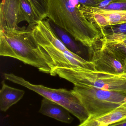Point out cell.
I'll return each instance as SVG.
<instances>
[{
    "mask_svg": "<svg viewBox=\"0 0 126 126\" xmlns=\"http://www.w3.org/2000/svg\"><path fill=\"white\" fill-rule=\"evenodd\" d=\"M32 28L6 27L0 30V55L17 59L40 72L50 74L54 69L52 62L36 40Z\"/></svg>",
    "mask_w": 126,
    "mask_h": 126,
    "instance_id": "6da1fadb",
    "label": "cell"
},
{
    "mask_svg": "<svg viewBox=\"0 0 126 126\" xmlns=\"http://www.w3.org/2000/svg\"><path fill=\"white\" fill-rule=\"evenodd\" d=\"M47 17L87 47L103 37V29L86 17L77 0H47Z\"/></svg>",
    "mask_w": 126,
    "mask_h": 126,
    "instance_id": "7a4b0ae2",
    "label": "cell"
},
{
    "mask_svg": "<svg viewBox=\"0 0 126 126\" xmlns=\"http://www.w3.org/2000/svg\"><path fill=\"white\" fill-rule=\"evenodd\" d=\"M32 30L38 43L51 59L54 67L52 71L58 68L78 67L95 70L92 63L73 53L63 43L53 29L49 19L40 21Z\"/></svg>",
    "mask_w": 126,
    "mask_h": 126,
    "instance_id": "3957f363",
    "label": "cell"
},
{
    "mask_svg": "<svg viewBox=\"0 0 126 126\" xmlns=\"http://www.w3.org/2000/svg\"><path fill=\"white\" fill-rule=\"evenodd\" d=\"M50 75H58L74 86L126 94V79L115 74L78 67L58 68Z\"/></svg>",
    "mask_w": 126,
    "mask_h": 126,
    "instance_id": "277c9868",
    "label": "cell"
},
{
    "mask_svg": "<svg viewBox=\"0 0 126 126\" xmlns=\"http://www.w3.org/2000/svg\"><path fill=\"white\" fill-rule=\"evenodd\" d=\"M4 77L6 80L32 90L44 98L63 107L77 118L80 124L89 118V114L72 90L52 89L43 85L33 84L13 73H4Z\"/></svg>",
    "mask_w": 126,
    "mask_h": 126,
    "instance_id": "5b68a950",
    "label": "cell"
},
{
    "mask_svg": "<svg viewBox=\"0 0 126 126\" xmlns=\"http://www.w3.org/2000/svg\"><path fill=\"white\" fill-rule=\"evenodd\" d=\"M71 90L89 114V118L103 115L126 101L125 93L77 86Z\"/></svg>",
    "mask_w": 126,
    "mask_h": 126,
    "instance_id": "8992f818",
    "label": "cell"
},
{
    "mask_svg": "<svg viewBox=\"0 0 126 126\" xmlns=\"http://www.w3.org/2000/svg\"><path fill=\"white\" fill-rule=\"evenodd\" d=\"M89 61L94 64L95 71L118 75L126 72L111 44L103 38L88 48Z\"/></svg>",
    "mask_w": 126,
    "mask_h": 126,
    "instance_id": "52a82bcc",
    "label": "cell"
},
{
    "mask_svg": "<svg viewBox=\"0 0 126 126\" xmlns=\"http://www.w3.org/2000/svg\"><path fill=\"white\" fill-rule=\"evenodd\" d=\"M80 9L88 20L98 24L102 29L107 26L126 23L125 11H106L97 7L87 6L82 4H81Z\"/></svg>",
    "mask_w": 126,
    "mask_h": 126,
    "instance_id": "ba28073f",
    "label": "cell"
},
{
    "mask_svg": "<svg viewBox=\"0 0 126 126\" xmlns=\"http://www.w3.org/2000/svg\"><path fill=\"white\" fill-rule=\"evenodd\" d=\"M26 21L19 0H2L0 4V30L6 27L17 29Z\"/></svg>",
    "mask_w": 126,
    "mask_h": 126,
    "instance_id": "9c48e42d",
    "label": "cell"
},
{
    "mask_svg": "<svg viewBox=\"0 0 126 126\" xmlns=\"http://www.w3.org/2000/svg\"><path fill=\"white\" fill-rule=\"evenodd\" d=\"M126 119V101L103 115L89 118L78 126H108Z\"/></svg>",
    "mask_w": 126,
    "mask_h": 126,
    "instance_id": "30bf717a",
    "label": "cell"
},
{
    "mask_svg": "<svg viewBox=\"0 0 126 126\" xmlns=\"http://www.w3.org/2000/svg\"><path fill=\"white\" fill-rule=\"evenodd\" d=\"M39 112L65 123L71 124L74 120L70 115V112L66 109L45 98L41 101Z\"/></svg>",
    "mask_w": 126,
    "mask_h": 126,
    "instance_id": "8fae6325",
    "label": "cell"
},
{
    "mask_svg": "<svg viewBox=\"0 0 126 126\" xmlns=\"http://www.w3.org/2000/svg\"><path fill=\"white\" fill-rule=\"evenodd\" d=\"M24 91L11 87L6 84L4 81L1 82L0 91V109L6 112L11 106L22 99Z\"/></svg>",
    "mask_w": 126,
    "mask_h": 126,
    "instance_id": "7c38bea8",
    "label": "cell"
},
{
    "mask_svg": "<svg viewBox=\"0 0 126 126\" xmlns=\"http://www.w3.org/2000/svg\"><path fill=\"white\" fill-rule=\"evenodd\" d=\"M104 40L110 44L126 43V23L103 28Z\"/></svg>",
    "mask_w": 126,
    "mask_h": 126,
    "instance_id": "4fadbf2b",
    "label": "cell"
},
{
    "mask_svg": "<svg viewBox=\"0 0 126 126\" xmlns=\"http://www.w3.org/2000/svg\"><path fill=\"white\" fill-rule=\"evenodd\" d=\"M48 19L55 33L66 46L73 53L78 55L80 54V49L77 43L73 39L74 38L65 30L57 26Z\"/></svg>",
    "mask_w": 126,
    "mask_h": 126,
    "instance_id": "5bb4252c",
    "label": "cell"
},
{
    "mask_svg": "<svg viewBox=\"0 0 126 126\" xmlns=\"http://www.w3.org/2000/svg\"><path fill=\"white\" fill-rule=\"evenodd\" d=\"M19 1L26 21L29 24L28 27L32 28L41 20V19L28 0H19Z\"/></svg>",
    "mask_w": 126,
    "mask_h": 126,
    "instance_id": "9a60e30c",
    "label": "cell"
},
{
    "mask_svg": "<svg viewBox=\"0 0 126 126\" xmlns=\"http://www.w3.org/2000/svg\"><path fill=\"white\" fill-rule=\"evenodd\" d=\"M35 12L42 20L47 17L48 13L47 0H28Z\"/></svg>",
    "mask_w": 126,
    "mask_h": 126,
    "instance_id": "2e32d148",
    "label": "cell"
},
{
    "mask_svg": "<svg viewBox=\"0 0 126 126\" xmlns=\"http://www.w3.org/2000/svg\"><path fill=\"white\" fill-rule=\"evenodd\" d=\"M97 7L106 11H126V0H112L106 6Z\"/></svg>",
    "mask_w": 126,
    "mask_h": 126,
    "instance_id": "e0dca14e",
    "label": "cell"
},
{
    "mask_svg": "<svg viewBox=\"0 0 126 126\" xmlns=\"http://www.w3.org/2000/svg\"><path fill=\"white\" fill-rule=\"evenodd\" d=\"M80 4L87 6L95 7L99 6L103 0H77Z\"/></svg>",
    "mask_w": 126,
    "mask_h": 126,
    "instance_id": "ac0fdd59",
    "label": "cell"
},
{
    "mask_svg": "<svg viewBox=\"0 0 126 126\" xmlns=\"http://www.w3.org/2000/svg\"><path fill=\"white\" fill-rule=\"evenodd\" d=\"M108 126H126V120L115 123Z\"/></svg>",
    "mask_w": 126,
    "mask_h": 126,
    "instance_id": "d6986e66",
    "label": "cell"
},
{
    "mask_svg": "<svg viewBox=\"0 0 126 126\" xmlns=\"http://www.w3.org/2000/svg\"><path fill=\"white\" fill-rule=\"evenodd\" d=\"M112 0H103L99 4L98 7H104L108 5Z\"/></svg>",
    "mask_w": 126,
    "mask_h": 126,
    "instance_id": "ffe728a7",
    "label": "cell"
},
{
    "mask_svg": "<svg viewBox=\"0 0 126 126\" xmlns=\"http://www.w3.org/2000/svg\"><path fill=\"white\" fill-rule=\"evenodd\" d=\"M117 76L119 77H121V78H123L125 79H126V72L124 73H121V74H118V75H116Z\"/></svg>",
    "mask_w": 126,
    "mask_h": 126,
    "instance_id": "44dd1931",
    "label": "cell"
},
{
    "mask_svg": "<svg viewBox=\"0 0 126 126\" xmlns=\"http://www.w3.org/2000/svg\"><path fill=\"white\" fill-rule=\"evenodd\" d=\"M121 44H123L124 47L126 48V43H121Z\"/></svg>",
    "mask_w": 126,
    "mask_h": 126,
    "instance_id": "7402d4cb",
    "label": "cell"
},
{
    "mask_svg": "<svg viewBox=\"0 0 126 126\" xmlns=\"http://www.w3.org/2000/svg\"><path fill=\"white\" fill-rule=\"evenodd\" d=\"M125 12H126V11H125Z\"/></svg>",
    "mask_w": 126,
    "mask_h": 126,
    "instance_id": "603a6c76",
    "label": "cell"
},
{
    "mask_svg": "<svg viewBox=\"0 0 126 126\" xmlns=\"http://www.w3.org/2000/svg\"></svg>",
    "mask_w": 126,
    "mask_h": 126,
    "instance_id": "cb8c5ba5",
    "label": "cell"
}]
</instances>
